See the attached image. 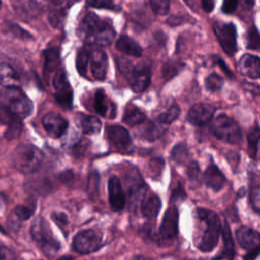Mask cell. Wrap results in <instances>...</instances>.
Segmentation results:
<instances>
[{"label":"cell","instance_id":"cell-1","mask_svg":"<svg viewBox=\"0 0 260 260\" xmlns=\"http://www.w3.org/2000/svg\"><path fill=\"white\" fill-rule=\"evenodd\" d=\"M34 109L32 102L16 85H4L0 89V122L10 126L22 124Z\"/></svg>","mask_w":260,"mask_h":260},{"label":"cell","instance_id":"cell-2","mask_svg":"<svg viewBox=\"0 0 260 260\" xmlns=\"http://www.w3.org/2000/svg\"><path fill=\"white\" fill-rule=\"evenodd\" d=\"M78 36L88 45L108 46L115 38L112 24L93 12L87 13L79 23Z\"/></svg>","mask_w":260,"mask_h":260},{"label":"cell","instance_id":"cell-3","mask_svg":"<svg viewBox=\"0 0 260 260\" xmlns=\"http://www.w3.org/2000/svg\"><path fill=\"white\" fill-rule=\"evenodd\" d=\"M197 216L205 228L202 231L201 236L196 241L198 249L202 252H210L217 245L219 234L221 231L220 219L218 215L207 208H198Z\"/></svg>","mask_w":260,"mask_h":260},{"label":"cell","instance_id":"cell-4","mask_svg":"<svg viewBox=\"0 0 260 260\" xmlns=\"http://www.w3.org/2000/svg\"><path fill=\"white\" fill-rule=\"evenodd\" d=\"M44 160L43 152L31 144L18 145L12 154L13 166L23 174H32L37 172Z\"/></svg>","mask_w":260,"mask_h":260},{"label":"cell","instance_id":"cell-5","mask_svg":"<svg viewBox=\"0 0 260 260\" xmlns=\"http://www.w3.org/2000/svg\"><path fill=\"white\" fill-rule=\"evenodd\" d=\"M30 235L42 252L48 257L54 256L60 250V243L45 218L39 216L32 221Z\"/></svg>","mask_w":260,"mask_h":260},{"label":"cell","instance_id":"cell-6","mask_svg":"<svg viewBox=\"0 0 260 260\" xmlns=\"http://www.w3.org/2000/svg\"><path fill=\"white\" fill-rule=\"evenodd\" d=\"M118 66L127 78L131 88L135 92L144 91L151 79V65L150 64H137L132 65L131 62L121 59L118 62Z\"/></svg>","mask_w":260,"mask_h":260},{"label":"cell","instance_id":"cell-7","mask_svg":"<svg viewBox=\"0 0 260 260\" xmlns=\"http://www.w3.org/2000/svg\"><path fill=\"white\" fill-rule=\"evenodd\" d=\"M210 131L219 140L238 144L242 140V131L238 123L225 114H220L211 122Z\"/></svg>","mask_w":260,"mask_h":260},{"label":"cell","instance_id":"cell-8","mask_svg":"<svg viewBox=\"0 0 260 260\" xmlns=\"http://www.w3.org/2000/svg\"><path fill=\"white\" fill-rule=\"evenodd\" d=\"M52 86L57 103L65 109H70L72 106L73 91L63 68L59 67L54 71L52 76Z\"/></svg>","mask_w":260,"mask_h":260},{"label":"cell","instance_id":"cell-9","mask_svg":"<svg viewBox=\"0 0 260 260\" xmlns=\"http://www.w3.org/2000/svg\"><path fill=\"white\" fill-rule=\"evenodd\" d=\"M213 31L222 50L229 56H234L237 52V29L233 22H213Z\"/></svg>","mask_w":260,"mask_h":260},{"label":"cell","instance_id":"cell-10","mask_svg":"<svg viewBox=\"0 0 260 260\" xmlns=\"http://www.w3.org/2000/svg\"><path fill=\"white\" fill-rule=\"evenodd\" d=\"M103 245L102 234L94 230H84L73 239V250L79 254H89L99 250Z\"/></svg>","mask_w":260,"mask_h":260},{"label":"cell","instance_id":"cell-11","mask_svg":"<svg viewBox=\"0 0 260 260\" xmlns=\"http://www.w3.org/2000/svg\"><path fill=\"white\" fill-rule=\"evenodd\" d=\"M108 70V56L99 48L88 47V63H87V78L88 71L90 77L94 80H104L107 76Z\"/></svg>","mask_w":260,"mask_h":260},{"label":"cell","instance_id":"cell-12","mask_svg":"<svg viewBox=\"0 0 260 260\" xmlns=\"http://www.w3.org/2000/svg\"><path fill=\"white\" fill-rule=\"evenodd\" d=\"M126 185L128 188L131 208H134L138 203L142 201L146 189L141 176L136 169H131L126 175Z\"/></svg>","mask_w":260,"mask_h":260},{"label":"cell","instance_id":"cell-13","mask_svg":"<svg viewBox=\"0 0 260 260\" xmlns=\"http://www.w3.org/2000/svg\"><path fill=\"white\" fill-rule=\"evenodd\" d=\"M107 137L113 146L122 152L131 151L132 142L130 134L126 128L120 125H109L106 128Z\"/></svg>","mask_w":260,"mask_h":260},{"label":"cell","instance_id":"cell-14","mask_svg":"<svg viewBox=\"0 0 260 260\" xmlns=\"http://www.w3.org/2000/svg\"><path fill=\"white\" fill-rule=\"evenodd\" d=\"M44 129L53 138L61 137L68 128V121L57 113H48L42 119Z\"/></svg>","mask_w":260,"mask_h":260},{"label":"cell","instance_id":"cell-15","mask_svg":"<svg viewBox=\"0 0 260 260\" xmlns=\"http://www.w3.org/2000/svg\"><path fill=\"white\" fill-rule=\"evenodd\" d=\"M214 112L215 108L209 104H196L190 108L187 120L195 126H203L211 121Z\"/></svg>","mask_w":260,"mask_h":260},{"label":"cell","instance_id":"cell-16","mask_svg":"<svg viewBox=\"0 0 260 260\" xmlns=\"http://www.w3.org/2000/svg\"><path fill=\"white\" fill-rule=\"evenodd\" d=\"M109 201L114 211H119L124 208L126 203V196L122 188L121 181L118 177L112 176L108 182Z\"/></svg>","mask_w":260,"mask_h":260},{"label":"cell","instance_id":"cell-17","mask_svg":"<svg viewBox=\"0 0 260 260\" xmlns=\"http://www.w3.org/2000/svg\"><path fill=\"white\" fill-rule=\"evenodd\" d=\"M178 219L179 214L177 207L175 205H172L168 208L166 211L162 222L160 225L159 234L165 240H171L178 234Z\"/></svg>","mask_w":260,"mask_h":260},{"label":"cell","instance_id":"cell-18","mask_svg":"<svg viewBox=\"0 0 260 260\" xmlns=\"http://www.w3.org/2000/svg\"><path fill=\"white\" fill-rule=\"evenodd\" d=\"M236 237L239 245L247 250L251 251L253 249L259 248L260 236L259 233L248 226H241L236 232Z\"/></svg>","mask_w":260,"mask_h":260},{"label":"cell","instance_id":"cell-19","mask_svg":"<svg viewBox=\"0 0 260 260\" xmlns=\"http://www.w3.org/2000/svg\"><path fill=\"white\" fill-rule=\"evenodd\" d=\"M238 66L243 75L252 79L259 78L260 76L259 57L252 54H245L240 58Z\"/></svg>","mask_w":260,"mask_h":260},{"label":"cell","instance_id":"cell-20","mask_svg":"<svg viewBox=\"0 0 260 260\" xmlns=\"http://www.w3.org/2000/svg\"><path fill=\"white\" fill-rule=\"evenodd\" d=\"M94 111L102 117L113 118L116 116V110L113 103L108 99L103 88H99L93 98Z\"/></svg>","mask_w":260,"mask_h":260},{"label":"cell","instance_id":"cell-21","mask_svg":"<svg viewBox=\"0 0 260 260\" xmlns=\"http://www.w3.org/2000/svg\"><path fill=\"white\" fill-rule=\"evenodd\" d=\"M203 179H204L205 185L209 189H212L213 191L221 190L226 182L224 175L212 162L209 164V166L206 168L203 175Z\"/></svg>","mask_w":260,"mask_h":260},{"label":"cell","instance_id":"cell-22","mask_svg":"<svg viewBox=\"0 0 260 260\" xmlns=\"http://www.w3.org/2000/svg\"><path fill=\"white\" fill-rule=\"evenodd\" d=\"M116 48L120 52L133 56V57H140L142 55V49L138 43H136L132 38L128 36H121L118 41L116 42Z\"/></svg>","mask_w":260,"mask_h":260},{"label":"cell","instance_id":"cell-23","mask_svg":"<svg viewBox=\"0 0 260 260\" xmlns=\"http://www.w3.org/2000/svg\"><path fill=\"white\" fill-rule=\"evenodd\" d=\"M44 76L46 80H49L50 75L60 66V55L57 48H49L44 51Z\"/></svg>","mask_w":260,"mask_h":260},{"label":"cell","instance_id":"cell-24","mask_svg":"<svg viewBox=\"0 0 260 260\" xmlns=\"http://www.w3.org/2000/svg\"><path fill=\"white\" fill-rule=\"evenodd\" d=\"M222 238H223V249L213 260H233L235 256V244L232 238L230 226L226 222H224V225L222 229Z\"/></svg>","mask_w":260,"mask_h":260},{"label":"cell","instance_id":"cell-25","mask_svg":"<svg viewBox=\"0 0 260 260\" xmlns=\"http://www.w3.org/2000/svg\"><path fill=\"white\" fill-rule=\"evenodd\" d=\"M161 207V201L158 196L152 195L141 201V213L147 219H154Z\"/></svg>","mask_w":260,"mask_h":260},{"label":"cell","instance_id":"cell-26","mask_svg":"<svg viewBox=\"0 0 260 260\" xmlns=\"http://www.w3.org/2000/svg\"><path fill=\"white\" fill-rule=\"evenodd\" d=\"M146 120V116L143 111L134 105H128L125 109L123 122L129 126H136L142 124Z\"/></svg>","mask_w":260,"mask_h":260},{"label":"cell","instance_id":"cell-27","mask_svg":"<svg viewBox=\"0 0 260 260\" xmlns=\"http://www.w3.org/2000/svg\"><path fill=\"white\" fill-rule=\"evenodd\" d=\"M78 124L81 130L86 133V134H95L101 130L102 123L101 121L94 117V116H89V115H84V114H79L78 115Z\"/></svg>","mask_w":260,"mask_h":260},{"label":"cell","instance_id":"cell-28","mask_svg":"<svg viewBox=\"0 0 260 260\" xmlns=\"http://www.w3.org/2000/svg\"><path fill=\"white\" fill-rule=\"evenodd\" d=\"M166 131V125L157 122L148 123L145 128L142 130L141 137L146 140H155L160 137Z\"/></svg>","mask_w":260,"mask_h":260},{"label":"cell","instance_id":"cell-29","mask_svg":"<svg viewBox=\"0 0 260 260\" xmlns=\"http://www.w3.org/2000/svg\"><path fill=\"white\" fill-rule=\"evenodd\" d=\"M87 63H88V47L81 48L76 56V69L78 73L87 78Z\"/></svg>","mask_w":260,"mask_h":260},{"label":"cell","instance_id":"cell-30","mask_svg":"<svg viewBox=\"0 0 260 260\" xmlns=\"http://www.w3.org/2000/svg\"><path fill=\"white\" fill-rule=\"evenodd\" d=\"M18 80L16 71L8 64H0V81L4 85H13L12 82Z\"/></svg>","mask_w":260,"mask_h":260},{"label":"cell","instance_id":"cell-31","mask_svg":"<svg viewBox=\"0 0 260 260\" xmlns=\"http://www.w3.org/2000/svg\"><path fill=\"white\" fill-rule=\"evenodd\" d=\"M183 67H184V63L170 60V61L166 62L162 66V69H161L162 77L166 80H168L170 78H173L175 75H177L181 71V69Z\"/></svg>","mask_w":260,"mask_h":260},{"label":"cell","instance_id":"cell-32","mask_svg":"<svg viewBox=\"0 0 260 260\" xmlns=\"http://www.w3.org/2000/svg\"><path fill=\"white\" fill-rule=\"evenodd\" d=\"M180 108L177 105H174L172 107H170L167 111H165L164 113H161L158 117H157V121L164 125H169L171 123H173L180 115Z\"/></svg>","mask_w":260,"mask_h":260},{"label":"cell","instance_id":"cell-33","mask_svg":"<svg viewBox=\"0 0 260 260\" xmlns=\"http://www.w3.org/2000/svg\"><path fill=\"white\" fill-rule=\"evenodd\" d=\"M171 156L177 164H186L189 157L187 146L184 143H179L175 145L172 150Z\"/></svg>","mask_w":260,"mask_h":260},{"label":"cell","instance_id":"cell-34","mask_svg":"<svg viewBox=\"0 0 260 260\" xmlns=\"http://www.w3.org/2000/svg\"><path fill=\"white\" fill-rule=\"evenodd\" d=\"M252 182L254 183L251 185L250 189V200L252 207L254 210L258 213L259 212V207H260V189H259V183H258V178L252 176Z\"/></svg>","mask_w":260,"mask_h":260},{"label":"cell","instance_id":"cell-35","mask_svg":"<svg viewBox=\"0 0 260 260\" xmlns=\"http://www.w3.org/2000/svg\"><path fill=\"white\" fill-rule=\"evenodd\" d=\"M222 85H223V78L217 73H210L205 78V87L211 92H215L221 89Z\"/></svg>","mask_w":260,"mask_h":260},{"label":"cell","instance_id":"cell-36","mask_svg":"<svg viewBox=\"0 0 260 260\" xmlns=\"http://www.w3.org/2000/svg\"><path fill=\"white\" fill-rule=\"evenodd\" d=\"M259 127L256 124L255 127L249 132L248 134V144H249V149L251 151V155L255 158L258 152V145H259Z\"/></svg>","mask_w":260,"mask_h":260},{"label":"cell","instance_id":"cell-37","mask_svg":"<svg viewBox=\"0 0 260 260\" xmlns=\"http://www.w3.org/2000/svg\"><path fill=\"white\" fill-rule=\"evenodd\" d=\"M36 210V203L24 204V205H17L13 211L15 216L19 220H26L28 219Z\"/></svg>","mask_w":260,"mask_h":260},{"label":"cell","instance_id":"cell-38","mask_svg":"<svg viewBox=\"0 0 260 260\" xmlns=\"http://www.w3.org/2000/svg\"><path fill=\"white\" fill-rule=\"evenodd\" d=\"M247 48L258 51L260 48V38L256 26H251L247 31Z\"/></svg>","mask_w":260,"mask_h":260},{"label":"cell","instance_id":"cell-39","mask_svg":"<svg viewBox=\"0 0 260 260\" xmlns=\"http://www.w3.org/2000/svg\"><path fill=\"white\" fill-rule=\"evenodd\" d=\"M152 11L157 15H166L170 10V0H150Z\"/></svg>","mask_w":260,"mask_h":260},{"label":"cell","instance_id":"cell-40","mask_svg":"<svg viewBox=\"0 0 260 260\" xmlns=\"http://www.w3.org/2000/svg\"><path fill=\"white\" fill-rule=\"evenodd\" d=\"M86 3L94 8L109 9V10H119V8L114 4L112 0H86Z\"/></svg>","mask_w":260,"mask_h":260},{"label":"cell","instance_id":"cell-41","mask_svg":"<svg viewBox=\"0 0 260 260\" xmlns=\"http://www.w3.org/2000/svg\"><path fill=\"white\" fill-rule=\"evenodd\" d=\"M162 170H164V160L160 157H156L150 160L148 165L149 176H151L152 178L159 176Z\"/></svg>","mask_w":260,"mask_h":260},{"label":"cell","instance_id":"cell-42","mask_svg":"<svg viewBox=\"0 0 260 260\" xmlns=\"http://www.w3.org/2000/svg\"><path fill=\"white\" fill-rule=\"evenodd\" d=\"M52 219L62 230H64V228L68 224V219H67L66 214L61 213V212H53L52 213Z\"/></svg>","mask_w":260,"mask_h":260},{"label":"cell","instance_id":"cell-43","mask_svg":"<svg viewBox=\"0 0 260 260\" xmlns=\"http://www.w3.org/2000/svg\"><path fill=\"white\" fill-rule=\"evenodd\" d=\"M238 6V0H223L221 10L224 13H233Z\"/></svg>","mask_w":260,"mask_h":260},{"label":"cell","instance_id":"cell-44","mask_svg":"<svg viewBox=\"0 0 260 260\" xmlns=\"http://www.w3.org/2000/svg\"><path fill=\"white\" fill-rule=\"evenodd\" d=\"M184 198H186V193L184 191V189L182 188V186L179 184L172 192V196H171V199H172V202H175V201H179V200H184Z\"/></svg>","mask_w":260,"mask_h":260},{"label":"cell","instance_id":"cell-45","mask_svg":"<svg viewBox=\"0 0 260 260\" xmlns=\"http://www.w3.org/2000/svg\"><path fill=\"white\" fill-rule=\"evenodd\" d=\"M0 260H16L15 254L9 248L0 246Z\"/></svg>","mask_w":260,"mask_h":260},{"label":"cell","instance_id":"cell-46","mask_svg":"<svg viewBox=\"0 0 260 260\" xmlns=\"http://www.w3.org/2000/svg\"><path fill=\"white\" fill-rule=\"evenodd\" d=\"M199 174V168L196 161H191L188 164V176L192 180H196L198 178Z\"/></svg>","mask_w":260,"mask_h":260},{"label":"cell","instance_id":"cell-47","mask_svg":"<svg viewBox=\"0 0 260 260\" xmlns=\"http://www.w3.org/2000/svg\"><path fill=\"white\" fill-rule=\"evenodd\" d=\"M215 64H217L220 68H221V70L229 76V77H233V73H232V71L229 69V67L225 65V63H224V61L222 60V59H220L219 57H215Z\"/></svg>","mask_w":260,"mask_h":260},{"label":"cell","instance_id":"cell-48","mask_svg":"<svg viewBox=\"0 0 260 260\" xmlns=\"http://www.w3.org/2000/svg\"><path fill=\"white\" fill-rule=\"evenodd\" d=\"M214 5H215V0H201L202 9L205 12H211L214 8Z\"/></svg>","mask_w":260,"mask_h":260},{"label":"cell","instance_id":"cell-49","mask_svg":"<svg viewBox=\"0 0 260 260\" xmlns=\"http://www.w3.org/2000/svg\"><path fill=\"white\" fill-rule=\"evenodd\" d=\"M60 180L62 181V183L64 184H69V182H71L73 180V174L70 171L64 172L60 175Z\"/></svg>","mask_w":260,"mask_h":260},{"label":"cell","instance_id":"cell-50","mask_svg":"<svg viewBox=\"0 0 260 260\" xmlns=\"http://www.w3.org/2000/svg\"><path fill=\"white\" fill-rule=\"evenodd\" d=\"M259 254V248L253 249L251 251H248V253L244 256L245 260H255Z\"/></svg>","mask_w":260,"mask_h":260},{"label":"cell","instance_id":"cell-51","mask_svg":"<svg viewBox=\"0 0 260 260\" xmlns=\"http://www.w3.org/2000/svg\"><path fill=\"white\" fill-rule=\"evenodd\" d=\"M242 2L248 8H252L255 4V0H242Z\"/></svg>","mask_w":260,"mask_h":260},{"label":"cell","instance_id":"cell-52","mask_svg":"<svg viewBox=\"0 0 260 260\" xmlns=\"http://www.w3.org/2000/svg\"><path fill=\"white\" fill-rule=\"evenodd\" d=\"M132 260H151V259H150V258H147V257H144V256L139 255V256H135V257H133V258H132Z\"/></svg>","mask_w":260,"mask_h":260},{"label":"cell","instance_id":"cell-53","mask_svg":"<svg viewBox=\"0 0 260 260\" xmlns=\"http://www.w3.org/2000/svg\"><path fill=\"white\" fill-rule=\"evenodd\" d=\"M57 260H73V258H72L71 256H69V255H64V256L60 257V258L57 259Z\"/></svg>","mask_w":260,"mask_h":260},{"label":"cell","instance_id":"cell-54","mask_svg":"<svg viewBox=\"0 0 260 260\" xmlns=\"http://www.w3.org/2000/svg\"><path fill=\"white\" fill-rule=\"evenodd\" d=\"M192 9H194V5H193V3H192V1L191 0H184Z\"/></svg>","mask_w":260,"mask_h":260},{"label":"cell","instance_id":"cell-55","mask_svg":"<svg viewBox=\"0 0 260 260\" xmlns=\"http://www.w3.org/2000/svg\"><path fill=\"white\" fill-rule=\"evenodd\" d=\"M1 4H2V2H1V0H0V8H1Z\"/></svg>","mask_w":260,"mask_h":260},{"label":"cell","instance_id":"cell-56","mask_svg":"<svg viewBox=\"0 0 260 260\" xmlns=\"http://www.w3.org/2000/svg\"><path fill=\"white\" fill-rule=\"evenodd\" d=\"M0 231H3V229H2V228H1V226H0Z\"/></svg>","mask_w":260,"mask_h":260},{"label":"cell","instance_id":"cell-57","mask_svg":"<svg viewBox=\"0 0 260 260\" xmlns=\"http://www.w3.org/2000/svg\"><path fill=\"white\" fill-rule=\"evenodd\" d=\"M54 1H56V0H54Z\"/></svg>","mask_w":260,"mask_h":260}]
</instances>
